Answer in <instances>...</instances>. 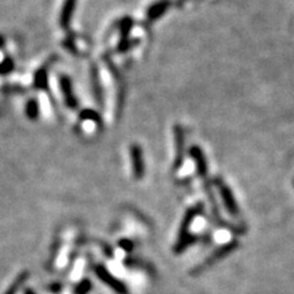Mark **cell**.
<instances>
[{
	"instance_id": "6da1fadb",
	"label": "cell",
	"mask_w": 294,
	"mask_h": 294,
	"mask_svg": "<svg viewBox=\"0 0 294 294\" xmlns=\"http://www.w3.org/2000/svg\"><path fill=\"white\" fill-rule=\"evenodd\" d=\"M95 271H96V275L98 276V278H99L100 281H103L105 285L109 286L112 290H114L115 292H118L119 294H126V288L124 287L123 283L119 282V281H118L117 278L109 272V271L105 270L104 267L100 266V265L96 266Z\"/></svg>"
},
{
	"instance_id": "7a4b0ae2",
	"label": "cell",
	"mask_w": 294,
	"mask_h": 294,
	"mask_svg": "<svg viewBox=\"0 0 294 294\" xmlns=\"http://www.w3.org/2000/svg\"><path fill=\"white\" fill-rule=\"evenodd\" d=\"M215 184L216 187H217L218 192H220L222 200H223L224 205H226L227 210L229 211V213H232V215H238V206H237L236 200H234L233 195H232L231 190L228 189V187H227L221 179H216Z\"/></svg>"
},
{
	"instance_id": "3957f363",
	"label": "cell",
	"mask_w": 294,
	"mask_h": 294,
	"mask_svg": "<svg viewBox=\"0 0 294 294\" xmlns=\"http://www.w3.org/2000/svg\"><path fill=\"white\" fill-rule=\"evenodd\" d=\"M237 245H238V243H237V242H231V243H229V244L223 245V246H222L221 249H218L217 251L213 252L212 256L208 257L207 260H205V261H203L202 264H201V266H198L197 270H195V271H202L203 269H206V266H210V265H212L213 262L217 261V260H220L221 257L224 256V255H227V254H228V252L233 251V250L237 247Z\"/></svg>"
},
{
	"instance_id": "277c9868",
	"label": "cell",
	"mask_w": 294,
	"mask_h": 294,
	"mask_svg": "<svg viewBox=\"0 0 294 294\" xmlns=\"http://www.w3.org/2000/svg\"><path fill=\"white\" fill-rule=\"evenodd\" d=\"M131 153V163H133V171L136 179H141L144 175V161L143 153H141L140 147L134 145L130 149Z\"/></svg>"
},
{
	"instance_id": "5b68a950",
	"label": "cell",
	"mask_w": 294,
	"mask_h": 294,
	"mask_svg": "<svg viewBox=\"0 0 294 294\" xmlns=\"http://www.w3.org/2000/svg\"><path fill=\"white\" fill-rule=\"evenodd\" d=\"M192 156L196 162V167H197V171L201 175H205L207 173V163H206V159L203 157L202 152L198 148L197 146H194L192 148Z\"/></svg>"
},
{
	"instance_id": "8992f818",
	"label": "cell",
	"mask_w": 294,
	"mask_h": 294,
	"mask_svg": "<svg viewBox=\"0 0 294 294\" xmlns=\"http://www.w3.org/2000/svg\"><path fill=\"white\" fill-rule=\"evenodd\" d=\"M175 141H177V157H175V163L174 167L180 166L183 159V144H184V140H183V131L180 129V126H175Z\"/></svg>"
},
{
	"instance_id": "52a82bcc",
	"label": "cell",
	"mask_w": 294,
	"mask_h": 294,
	"mask_svg": "<svg viewBox=\"0 0 294 294\" xmlns=\"http://www.w3.org/2000/svg\"><path fill=\"white\" fill-rule=\"evenodd\" d=\"M206 224H207V222H206V220L202 217V216L201 215L195 216L194 220H193V222H192V224H190L189 232H192L193 236L201 233V232L206 228Z\"/></svg>"
},
{
	"instance_id": "ba28073f",
	"label": "cell",
	"mask_w": 294,
	"mask_h": 294,
	"mask_svg": "<svg viewBox=\"0 0 294 294\" xmlns=\"http://www.w3.org/2000/svg\"><path fill=\"white\" fill-rule=\"evenodd\" d=\"M213 238H215V242L218 244L226 245L229 244L232 242V233L228 231V229L221 228L213 234Z\"/></svg>"
},
{
	"instance_id": "9c48e42d",
	"label": "cell",
	"mask_w": 294,
	"mask_h": 294,
	"mask_svg": "<svg viewBox=\"0 0 294 294\" xmlns=\"http://www.w3.org/2000/svg\"><path fill=\"white\" fill-rule=\"evenodd\" d=\"M27 276H28L27 272L20 273V275L16 277V280H15L14 282H12V285L10 286L9 290L5 292V294H16L17 292H19V290L21 288L22 283L25 282L26 278H27Z\"/></svg>"
},
{
	"instance_id": "30bf717a",
	"label": "cell",
	"mask_w": 294,
	"mask_h": 294,
	"mask_svg": "<svg viewBox=\"0 0 294 294\" xmlns=\"http://www.w3.org/2000/svg\"><path fill=\"white\" fill-rule=\"evenodd\" d=\"M167 6H168V4H166V2H159V4H156L154 6H152L148 12L149 19H154V17H158L159 15L163 14L166 11Z\"/></svg>"
},
{
	"instance_id": "8fae6325",
	"label": "cell",
	"mask_w": 294,
	"mask_h": 294,
	"mask_svg": "<svg viewBox=\"0 0 294 294\" xmlns=\"http://www.w3.org/2000/svg\"><path fill=\"white\" fill-rule=\"evenodd\" d=\"M91 287H92L91 282L87 280H85V281H82L80 285H77L76 287H75L74 294H87L90 292V290H91Z\"/></svg>"
},
{
	"instance_id": "7c38bea8",
	"label": "cell",
	"mask_w": 294,
	"mask_h": 294,
	"mask_svg": "<svg viewBox=\"0 0 294 294\" xmlns=\"http://www.w3.org/2000/svg\"><path fill=\"white\" fill-rule=\"evenodd\" d=\"M119 247H122L123 250H125V251L128 252L133 249V243H131L130 241H128V239H123V241H120Z\"/></svg>"
},
{
	"instance_id": "4fadbf2b",
	"label": "cell",
	"mask_w": 294,
	"mask_h": 294,
	"mask_svg": "<svg viewBox=\"0 0 294 294\" xmlns=\"http://www.w3.org/2000/svg\"><path fill=\"white\" fill-rule=\"evenodd\" d=\"M25 294H35V292H33L32 290H30V288H27V290L25 291Z\"/></svg>"
}]
</instances>
